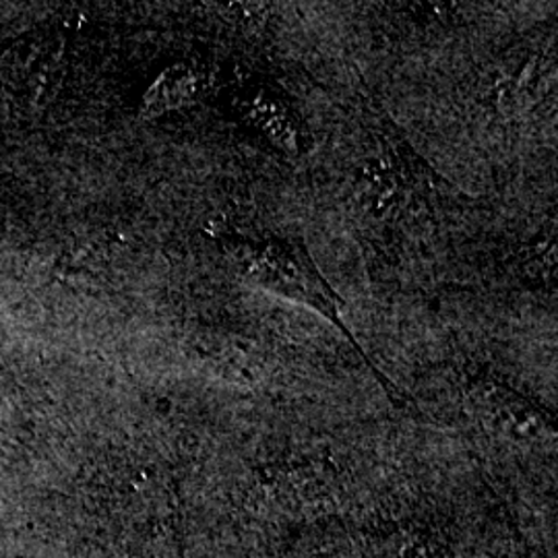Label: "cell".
Segmentation results:
<instances>
[{
    "instance_id": "cell-4",
    "label": "cell",
    "mask_w": 558,
    "mask_h": 558,
    "mask_svg": "<svg viewBox=\"0 0 558 558\" xmlns=\"http://www.w3.org/2000/svg\"><path fill=\"white\" fill-rule=\"evenodd\" d=\"M205 92V75L191 64H174L161 73L143 98V114L158 117L180 106L199 100Z\"/></svg>"
},
{
    "instance_id": "cell-1",
    "label": "cell",
    "mask_w": 558,
    "mask_h": 558,
    "mask_svg": "<svg viewBox=\"0 0 558 558\" xmlns=\"http://www.w3.org/2000/svg\"><path fill=\"white\" fill-rule=\"evenodd\" d=\"M232 257L242 278L279 296L296 300L317 311L345 336L359 350L354 336L348 331L339 315L341 302L331 286L323 279L311 255L296 242L281 239L240 242L232 248ZM364 356V354H362Z\"/></svg>"
},
{
    "instance_id": "cell-3",
    "label": "cell",
    "mask_w": 558,
    "mask_h": 558,
    "mask_svg": "<svg viewBox=\"0 0 558 558\" xmlns=\"http://www.w3.org/2000/svg\"><path fill=\"white\" fill-rule=\"evenodd\" d=\"M476 405L482 416L490 420L497 428L513 437L538 435L542 426L538 412L532 410L527 401L519 398L511 389L502 385H480L476 391Z\"/></svg>"
},
{
    "instance_id": "cell-2",
    "label": "cell",
    "mask_w": 558,
    "mask_h": 558,
    "mask_svg": "<svg viewBox=\"0 0 558 558\" xmlns=\"http://www.w3.org/2000/svg\"><path fill=\"white\" fill-rule=\"evenodd\" d=\"M244 117L251 120L269 140L283 151L300 154L304 141V126L299 114L278 96L257 92L244 100Z\"/></svg>"
}]
</instances>
